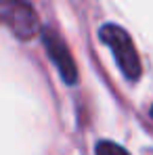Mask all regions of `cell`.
Segmentation results:
<instances>
[{
	"label": "cell",
	"instance_id": "3",
	"mask_svg": "<svg viewBox=\"0 0 153 155\" xmlns=\"http://www.w3.org/2000/svg\"><path fill=\"white\" fill-rule=\"evenodd\" d=\"M42 40H44V48L48 52V57L52 59V63L57 65L61 78H63L67 84H76V80H78L76 63H74L72 54L67 51L65 42H63L52 29H44V31H42Z\"/></svg>",
	"mask_w": 153,
	"mask_h": 155
},
{
	"label": "cell",
	"instance_id": "2",
	"mask_svg": "<svg viewBox=\"0 0 153 155\" xmlns=\"http://www.w3.org/2000/svg\"><path fill=\"white\" fill-rule=\"evenodd\" d=\"M0 25L8 27L19 40H29L38 34L40 21L36 11L23 0H0Z\"/></svg>",
	"mask_w": 153,
	"mask_h": 155
},
{
	"label": "cell",
	"instance_id": "5",
	"mask_svg": "<svg viewBox=\"0 0 153 155\" xmlns=\"http://www.w3.org/2000/svg\"><path fill=\"white\" fill-rule=\"evenodd\" d=\"M151 115H153V107H151Z\"/></svg>",
	"mask_w": 153,
	"mask_h": 155
},
{
	"label": "cell",
	"instance_id": "4",
	"mask_svg": "<svg viewBox=\"0 0 153 155\" xmlns=\"http://www.w3.org/2000/svg\"><path fill=\"white\" fill-rule=\"evenodd\" d=\"M97 155H130V153H128L124 147H120L118 143L101 140V143L97 145Z\"/></svg>",
	"mask_w": 153,
	"mask_h": 155
},
{
	"label": "cell",
	"instance_id": "1",
	"mask_svg": "<svg viewBox=\"0 0 153 155\" xmlns=\"http://www.w3.org/2000/svg\"><path fill=\"white\" fill-rule=\"evenodd\" d=\"M99 36L109 46V51L113 52V59H115L118 67L122 69V74L132 82L138 80L141 78V59H138L134 42L128 36L126 29H122L120 25H113V23H107L101 27Z\"/></svg>",
	"mask_w": 153,
	"mask_h": 155
}]
</instances>
